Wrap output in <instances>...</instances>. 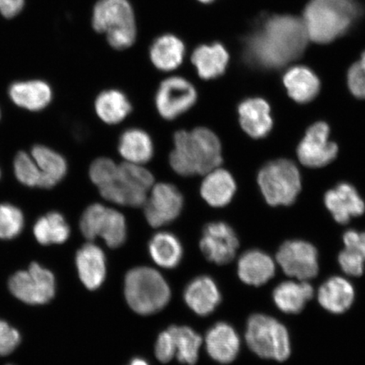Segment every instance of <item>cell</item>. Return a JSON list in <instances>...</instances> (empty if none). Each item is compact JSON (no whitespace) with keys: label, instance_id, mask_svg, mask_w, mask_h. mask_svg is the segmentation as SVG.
Masks as SVG:
<instances>
[{"label":"cell","instance_id":"obj_1","mask_svg":"<svg viewBox=\"0 0 365 365\" xmlns=\"http://www.w3.org/2000/svg\"><path fill=\"white\" fill-rule=\"evenodd\" d=\"M308 39L303 21L290 16H272L246 39L245 58L257 68H279L302 56Z\"/></svg>","mask_w":365,"mask_h":365},{"label":"cell","instance_id":"obj_2","mask_svg":"<svg viewBox=\"0 0 365 365\" xmlns=\"http://www.w3.org/2000/svg\"><path fill=\"white\" fill-rule=\"evenodd\" d=\"M170 163L181 176L207 175L221 165L222 145L216 134L207 128L180 130L173 136Z\"/></svg>","mask_w":365,"mask_h":365},{"label":"cell","instance_id":"obj_3","mask_svg":"<svg viewBox=\"0 0 365 365\" xmlns=\"http://www.w3.org/2000/svg\"><path fill=\"white\" fill-rule=\"evenodd\" d=\"M359 10L355 0H312L303 20L309 38L317 43L332 42L350 29Z\"/></svg>","mask_w":365,"mask_h":365},{"label":"cell","instance_id":"obj_4","mask_svg":"<svg viewBox=\"0 0 365 365\" xmlns=\"http://www.w3.org/2000/svg\"><path fill=\"white\" fill-rule=\"evenodd\" d=\"M125 295L135 312L152 314L160 312L170 300V289L163 277L150 267H137L127 273Z\"/></svg>","mask_w":365,"mask_h":365},{"label":"cell","instance_id":"obj_5","mask_svg":"<svg viewBox=\"0 0 365 365\" xmlns=\"http://www.w3.org/2000/svg\"><path fill=\"white\" fill-rule=\"evenodd\" d=\"M93 26L98 33L106 34L113 48L125 49L135 43V14L127 0H99L94 7Z\"/></svg>","mask_w":365,"mask_h":365},{"label":"cell","instance_id":"obj_6","mask_svg":"<svg viewBox=\"0 0 365 365\" xmlns=\"http://www.w3.org/2000/svg\"><path fill=\"white\" fill-rule=\"evenodd\" d=\"M246 342L263 359L284 361L291 354L289 331L282 323L266 314L250 317L245 333Z\"/></svg>","mask_w":365,"mask_h":365},{"label":"cell","instance_id":"obj_7","mask_svg":"<svg viewBox=\"0 0 365 365\" xmlns=\"http://www.w3.org/2000/svg\"><path fill=\"white\" fill-rule=\"evenodd\" d=\"M153 185L154 177L147 168L125 162L118 165L116 180L98 189L108 202L138 207L144 205Z\"/></svg>","mask_w":365,"mask_h":365},{"label":"cell","instance_id":"obj_8","mask_svg":"<svg viewBox=\"0 0 365 365\" xmlns=\"http://www.w3.org/2000/svg\"><path fill=\"white\" fill-rule=\"evenodd\" d=\"M258 182L264 199L272 207L293 204L301 190L298 168L286 159L266 164L259 172Z\"/></svg>","mask_w":365,"mask_h":365},{"label":"cell","instance_id":"obj_9","mask_svg":"<svg viewBox=\"0 0 365 365\" xmlns=\"http://www.w3.org/2000/svg\"><path fill=\"white\" fill-rule=\"evenodd\" d=\"M80 227L86 239L94 240L100 237L110 248L120 247L127 237L124 215L101 204H93L86 209L82 214Z\"/></svg>","mask_w":365,"mask_h":365},{"label":"cell","instance_id":"obj_10","mask_svg":"<svg viewBox=\"0 0 365 365\" xmlns=\"http://www.w3.org/2000/svg\"><path fill=\"white\" fill-rule=\"evenodd\" d=\"M9 287L22 302L44 304L56 294V279L51 272L38 263H31L29 270L18 272L11 277Z\"/></svg>","mask_w":365,"mask_h":365},{"label":"cell","instance_id":"obj_11","mask_svg":"<svg viewBox=\"0 0 365 365\" xmlns=\"http://www.w3.org/2000/svg\"><path fill=\"white\" fill-rule=\"evenodd\" d=\"M197 91L188 80L173 76L160 85L155 98L158 112L167 120H175L194 106Z\"/></svg>","mask_w":365,"mask_h":365},{"label":"cell","instance_id":"obj_12","mask_svg":"<svg viewBox=\"0 0 365 365\" xmlns=\"http://www.w3.org/2000/svg\"><path fill=\"white\" fill-rule=\"evenodd\" d=\"M277 261L287 276L308 281L319 272L317 250L302 240L287 241L277 254Z\"/></svg>","mask_w":365,"mask_h":365},{"label":"cell","instance_id":"obj_13","mask_svg":"<svg viewBox=\"0 0 365 365\" xmlns=\"http://www.w3.org/2000/svg\"><path fill=\"white\" fill-rule=\"evenodd\" d=\"M150 191L144 204V213L150 226L159 227L168 225L180 215L184 197L175 185L159 182Z\"/></svg>","mask_w":365,"mask_h":365},{"label":"cell","instance_id":"obj_14","mask_svg":"<svg viewBox=\"0 0 365 365\" xmlns=\"http://www.w3.org/2000/svg\"><path fill=\"white\" fill-rule=\"evenodd\" d=\"M329 135L330 127L325 122H317L309 128L297 150L303 165L321 168L336 158L339 148L329 140Z\"/></svg>","mask_w":365,"mask_h":365},{"label":"cell","instance_id":"obj_15","mask_svg":"<svg viewBox=\"0 0 365 365\" xmlns=\"http://www.w3.org/2000/svg\"><path fill=\"white\" fill-rule=\"evenodd\" d=\"M200 247L209 262L225 264L235 257L239 240L234 230L227 223L211 222L204 227Z\"/></svg>","mask_w":365,"mask_h":365},{"label":"cell","instance_id":"obj_16","mask_svg":"<svg viewBox=\"0 0 365 365\" xmlns=\"http://www.w3.org/2000/svg\"><path fill=\"white\" fill-rule=\"evenodd\" d=\"M325 204L335 220L346 225L354 217L362 215L365 211L364 200L348 182H341L334 189L327 191Z\"/></svg>","mask_w":365,"mask_h":365},{"label":"cell","instance_id":"obj_17","mask_svg":"<svg viewBox=\"0 0 365 365\" xmlns=\"http://www.w3.org/2000/svg\"><path fill=\"white\" fill-rule=\"evenodd\" d=\"M11 101L18 107L36 112L43 110L51 103L53 91L47 82L30 80L14 82L9 88Z\"/></svg>","mask_w":365,"mask_h":365},{"label":"cell","instance_id":"obj_18","mask_svg":"<svg viewBox=\"0 0 365 365\" xmlns=\"http://www.w3.org/2000/svg\"><path fill=\"white\" fill-rule=\"evenodd\" d=\"M238 110L242 129L250 136L261 139L270 133L273 124L271 108L264 99H246Z\"/></svg>","mask_w":365,"mask_h":365},{"label":"cell","instance_id":"obj_19","mask_svg":"<svg viewBox=\"0 0 365 365\" xmlns=\"http://www.w3.org/2000/svg\"><path fill=\"white\" fill-rule=\"evenodd\" d=\"M205 346L208 354L216 361L231 363L240 352V336L228 324L217 323L208 331L205 336Z\"/></svg>","mask_w":365,"mask_h":365},{"label":"cell","instance_id":"obj_20","mask_svg":"<svg viewBox=\"0 0 365 365\" xmlns=\"http://www.w3.org/2000/svg\"><path fill=\"white\" fill-rule=\"evenodd\" d=\"M76 267L80 279L86 289L95 290L106 277V258L103 251L94 244H86L76 254Z\"/></svg>","mask_w":365,"mask_h":365},{"label":"cell","instance_id":"obj_21","mask_svg":"<svg viewBox=\"0 0 365 365\" xmlns=\"http://www.w3.org/2000/svg\"><path fill=\"white\" fill-rule=\"evenodd\" d=\"M185 303L199 316H208L221 301V294L212 278L202 276L195 278L186 287Z\"/></svg>","mask_w":365,"mask_h":365},{"label":"cell","instance_id":"obj_22","mask_svg":"<svg viewBox=\"0 0 365 365\" xmlns=\"http://www.w3.org/2000/svg\"><path fill=\"white\" fill-rule=\"evenodd\" d=\"M275 263L261 250H249L239 259L238 274L242 282L251 286H261L275 274Z\"/></svg>","mask_w":365,"mask_h":365},{"label":"cell","instance_id":"obj_23","mask_svg":"<svg viewBox=\"0 0 365 365\" xmlns=\"http://www.w3.org/2000/svg\"><path fill=\"white\" fill-rule=\"evenodd\" d=\"M200 195L213 207H222L230 203L235 194L236 184L230 172L215 168L205 175Z\"/></svg>","mask_w":365,"mask_h":365},{"label":"cell","instance_id":"obj_24","mask_svg":"<svg viewBox=\"0 0 365 365\" xmlns=\"http://www.w3.org/2000/svg\"><path fill=\"white\" fill-rule=\"evenodd\" d=\"M200 78L212 80L223 75L225 72L230 54L220 43L202 45L196 48L191 57Z\"/></svg>","mask_w":365,"mask_h":365},{"label":"cell","instance_id":"obj_25","mask_svg":"<svg viewBox=\"0 0 365 365\" xmlns=\"http://www.w3.org/2000/svg\"><path fill=\"white\" fill-rule=\"evenodd\" d=\"M354 289L345 278L333 277L319 287V304L333 314H341L348 310L354 303Z\"/></svg>","mask_w":365,"mask_h":365},{"label":"cell","instance_id":"obj_26","mask_svg":"<svg viewBox=\"0 0 365 365\" xmlns=\"http://www.w3.org/2000/svg\"><path fill=\"white\" fill-rule=\"evenodd\" d=\"M284 84L290 98L299 103L312 102L321 88L319 80L310 68L294 66L284 76Z\"/></svg>","mask_w":365,"mask_h":365},{"label":"cell","instance_id":"obj_27","mask_svg":"<svg viewBox=\"0 0 365 365\" xmlns=\"http://www.w3.org/2000/svg\"><path fill=\"white\" fill-rule=\"evenodd\" d=\"M314 289L307 281L282 282L273 291V300L282 312L298 314L313 298Z\"/></svg>","mask_w":365,"mask_h":365},{"label":"cell","instance_id":"obj_28","mask_svg":"<svg viewBox=\"0 0 365 365\" xmlns=\"http://www.w3.org/2000/svg\"><path fill=\"white\" fill-rule=\"evenodd\" d=\"M118 152L126 163L143 165L153 157L154 145L147 132L133 128L127 130L118 140Z\"/></svg>","mask_w":365,"mask_h":365},{"label":"cell","instance_id":"obj_29","mask_svg":"<svg viewBox=\"0 0 365 365\" xmlns=\"http://www.w3.org/2000/svg\"><path fill=\"white\" fill-rule=\"evenodd\" d=\"M185 54L184 43L177 36H160L150 49V58L155 67L162 71H172L180 66Z\"/></svg>","mask_w":365,"mask_h":365},{"label":"cell","instance_id":"obj_30","mask_svg":"<svg viewBox=\"0 0 365 365\" xmlns=\"http://www.w3.org/2000/svg\"><path fill=\"white\" fill-rule=\"evenodd\" d=\"M31 156L43 175V188L51 189L66 177L68 166L62 155L44 145H35Z\"/></svg>","mask_w":365,"mask_h":365},{"label":"cell","instance_id":"obj_31","mask_svg":"<svg viewBox=\"0 0 365 365\" xmlns=\"http://www.w3.org/2000/svg\"><path fill=\"white\" fill-rule=\"evenodd\" d=\"M95 110L104 123L116 125L129 115L132 106L124 93L111 89L98 95L95 101Z\"/></svg>","mask_w":365,"mask_h":365},{"label":"cell","instance_id":"obj_32","mask_svg":"<svg viewBox=\"0 0 365 365\" xmlns=\"http://www.w3.org/2000/svg\"><path fill=\"white\" fill-rule=\"evenodd\" d=\"M149 252L159 267L172 269L180 263L182 247L175 235L171 232H160L150 240Z\"/></svg>","mask_w":365,"mask_h":365},{"label":"cell","instance_id":"obj_33","mask_svg":"<svg viewBox=\"0 0 365 365\" xmlns=\"http://www.w3.org/2000/svg\"><path fill=\"white\" fill-rule=\"evenodd\" d=\"M34 232L41 245H49L65 243L71 230L61 213L52 212L36 221Z\"/></svg>","mask_w":365,"mask_h":365},{"label":"cell","instance_id":"obj_34","mask_svg":"<svg viewBox=\"0 0 365 365\" xmlns=\"http://www.w3.org/2000/svg\"><path fill=\"white\" fill-rule=\"evenodd\" d=\"M168 331L173 336L178 360L182 364L194 365L199 357L202 336L188 327L172 326Z\"/></svg>","mask_w":365,"mask_h":365},{"label":"cell","instance_id":"obj_35","mask_svg":"<svg viewBox=\"0 0 365 365\" xmlns=\"http://www.w3.org/2000/svg\"><path fill=\"white\" fill-rule=\"evenodd\" d=\"M14 172L18 181L29 187L43 188V175L31 155L18 153L14 160Z\"/></svg>","mask_w":365,"mask_h":365},{"label":"cell","instance_id":"obj_36","mask_svg":"<svg viewBox=\"0 0 365 365\" xmlns=\"http://www.w3.org/2000/svg\"><path fill=\"white\" fill-rule=\"evenodd\" d=\"M24 227L21 210L11 204L0 205V239L12 240L19 235Z\"/></svg>","mask_w":365,"mask_h":365},{"label":"cell","instance_id":"obj_37","mask_svg":"<svg viewBox=\"0 0 365 365\" xmlns=\"http://www.w3.org/2000/svg\"><path fill=\"white\" fill-rule=\"evenodd\" d=\"M118 172V165L113 160L101 158L91 164L89 170L90 179L98 188L103 185L110 184L116 180Z\"/></svg>","mask_w":365,"mask_h":365},{"label":"cell","instance_id":"obj_38","mask_svg":"<svg viewBox=\"0 0 365 365\" xmlns=\"http://www.w3.org/2000/svg\"><path fill=\"white\" fill-rule=\"evenodd\" d=\"M339 262L341 270L349 276H361L364 270L365 259L354 251L344 249L339 254Z\"/></svg>","mask_w":365,"mask_h":365},{"label":"cell","instance_id":"obj_39","mask_svg":"<svg viewBox=\"0 0 365 365\" xmlns=\"http://www.w3.org/2000/svg\"><path fill=\"white\" fill-rule=\"evenodd\" d=\"M20 341L19 332L6 322L0 321V356L11 354Z\"/></svg>","mask_w":365,"mask_h":365},{"label":"cell","instance_id":"obj_40","mask_svg":"<svg viewBox=\"0 0 365 365\" xmlns=\"http://www.w3.org/2000/svg\"><path fill=\"white\" fill-rule=\"evenodd\" d=\"M348 85L351 93L356 98L365 99V70L359 62L350 67Z\"/></svg>","mask_w":365,"mask_h":365},{"label":"cell","instance_id":"obj_41","mask_svg":"<svg viewBox=\"0 0 365 365\" xmlns=\"http://www.w3.org/2000/svg\"><path fill=\"white\" fill-rule=\"evenodd\" d=\"M155 354L162 363L171 361L176 355L173 336L168 329L158 336L156 346H155Z\"/></svg>","mask_w":365,"mask_h":365},{"label":"cell","instance_id":"obj_42","mask_svg":"<svg viewBox=\"0 0 365 365\" xmlns=\"http://www.w3.org/2000/svg\"><path fill=\"white\" fill-rule=\"evenodd\" d=\"M345 249L359 254L365 259V232L346 231L344 235Z\"/></svg>","mask_w":365,"mask_h":365},{"label":"cell","instance_id":"obj_43","mask_svg":"<svg viewBox=\"0 0 365 365\" xmlns=\"http://www.w3.org/2000/svg\"><path fill=\"white\" fill-rule=\"evenodd\" d=\"M26 0H0V16L14 19L24 10Z\"/></svg>","mask_w":365,"mask_h":365},{"label":"cell","instance_id":"obj_44","mask_svg":"<svg viewBox=\"0 0 365 365\" xmlns=\"http://www.w3.org/2000/svg\"><path fill=\"white\" fill-rule=\"evenodd\" d=\"M129 365H149V364L143 359L135 358L133 360H132V361L130 362V364Z\"/></svg>","mask_w":365,"mask_h":365},{"label":"cell","instance_id":"obj_45","mask_svg":"<svg viewBox=\"0 0 365 365\" xmlns=\"http://www.w3.org/2000/svg\"><path fill=\"white\" fill-rule=\"evenodd\" d=\"M361 63V66L364 68L365 70V52L362 54L361 61H359Z\"/></svg>","mask_w":365,"mask_h":365},{"label":"cell","instance_id":"obj_46","mask_svg":"<svg viewBox=\"0 0 365 365\" xmlns=\"http://www.w3.org/2000/svg\"><path fill=\"white\" fill-rule=\"evenodd\" d=\"M198 1L204 3V4H209V3L214 1V0H198Z\"/></svg>","mask_w":365,"mask_h":365},{"label":"cell","instance_id":"obj_47","mask_svg":"<svg viewBox=\"0 0 365 365\" xmlns=\"http://www.w3.org/2000/svg\"><path fill=\"white\" fill-rule=\"evenodd\" d=\"M0 118H1V111H0Z\"/></svg>","mask_w":365,"mask_h":365},{"label":"cell","instance_id":"obj_48","mask_svg":"<svg viewBox=\"0 0 365 365\" xmlns=\"http://www.w3.org/2000/svg\"><path fill=\"white\" fill-rule=\"evenodd\" d=\"M0 178H1V171H0Z\"/></svg>","mask_w":365,"mask_h":365}]
</instances>
